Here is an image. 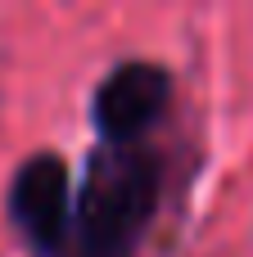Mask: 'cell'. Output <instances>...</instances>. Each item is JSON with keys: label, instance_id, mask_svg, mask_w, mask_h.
Instances as JSON below:
<instances>
[{"label": "cell", "instance_id": "cell-1", "mask_svg": "<svg viewBox=\"0 0 253 257\" xmlns=\"http://www.w3.org/2000/svg\"><path fill=\"white\" fill-rule=\"evenodd\" d=\"M158 158L136 145H100L72 194L59 257H131L158 203Z\"/></svg>", "mask_w": 253, "mask_h": 257}, {"label": "cell", "instance_id": "cell-2", "mask_svg": "<svg viewBox=\"0 0 253 257\" xmlns=\"http://www.w3.org/2000/svg\"><path fill=\"white\" fill-rule=\"evenodd\" d=\"M68 217H72V176L63 158L36 154L18 167L9 185V221L14 230L32 244V253L59 257L68 239Z\"/></svg>", "mask_w": 253, "mask_h": 257}, {"label": "cell", "instance_id": "cell-3", "mask_svg": "<svg viewBox=\"0 0 253 257\" xmlns=\"http://www.w3.org/2000/svg\"><path fill=\"white\" fill-rule=\"evenodd\" d=\"M167 95H172V81L158 63L136 59L113 68L95 90V126L104 145H136L145 126H154L158 113L167 108Z\"/></svg>", "mask_w": 253, "mask_h": 257}]
</instances>
